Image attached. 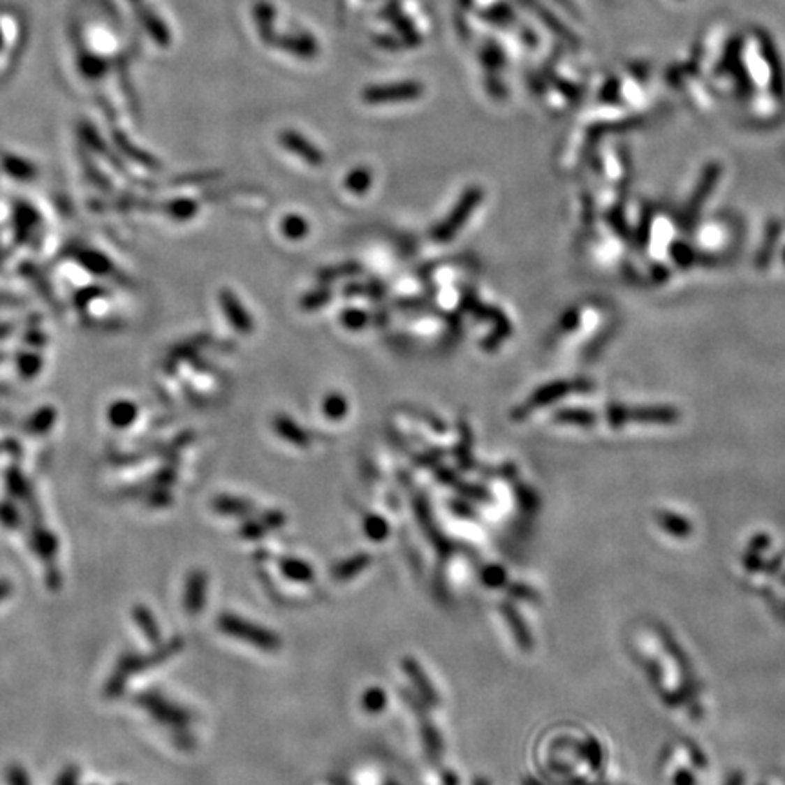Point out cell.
<instances>
[{
	"mask_svg": "<svg viewBox=\"0 0 785 785\" xmlns=\"http://www.w3.org/2000/svg\"><path fill=\"white\" fill-rule=\"evenodd\" d=\"M422 738H424L425 751H427L431 760L439 762L440 754H442V738L427 718L422 720Z\"/></svg>",
	"mask_w": 785,
	"mask_h": 785,
	"instance_id": "30bf717a",
	"label": "cell"
},
{
	"mask_svg": "<svg viewBox=\"0 0 785 785\" xmlns=\"http://www.w3.org/2000/svg\"><path fill=\"white\" fill-rule=\"evenodd\" d=\"M346 186H347V189H349V191H353V193H365V191H367V187L371 186L369 169H365V168L355 169V171H353V173L347 177Z\"/></svg>",
	"mask_w": 785,
	"mask_h": 785,
	"instance_id": "9a60e30c",
	"label": "cell"
},
{
	"mask_svg": "<svg viewBox=\"0 0 785 785\" xmlns=\"http://www.w3.org/2000/svg\"><path fill=\"white\" fill-rule=\"evenodd\" d=\"M402 667H404V673H406V675L411 678V682L415 684V687L418 689V693L422 694L424 702L430 703V705H439V703H440L439 693L434 691V687L431 685L430 678H427V675L422 671L420 666H418V663H416L413 658H404Z\"/></svg>",
	"mask_w": 785,
	"mask_h": 785,
	"instance_id": "277c9868",
	"label": "cell"
},
{
	"mask_svg": "<svg viewBox=\"0 0 785 785\" xmlns=\"http://www.w3.org/2000/svg\"><path fill=\"white\" fill-rule=\"evenodd\" d=\"M360 271V267L356 264H344V265H335V267H325L318 273V279L322 280H333V279H342V277H351Z\"/></svg>",
	"mask_w": 785,
	"mask_h": 785,
	"instance_id": "ffe728a7",
	"label": "cell"
},
{
	"mask_svg": "<svg viewBox=\"0 0 785 785\" xmlns=\"http://www.w3.org/2000/svg\"><path fill=\"white\" fill-rule=\"evenodd\" d=\"M386 702H388V696H386V693L380 687H371L362 696V707L369 712V714H376V712L382 711L386 707Z\"/></svg>",
	"mask_w": 785,
	"mask_h": 785,
	"instance_id": "4fadbf2b",
	"label": "cell"
},
{
	"mask_svg": "<svg viewBox=\"0 0 785 785\" xmlns=\"http://www.w3.org/2000/svg\"><path fill=\"white\" fill-rule=\"evenodd\" d=\"M206 575H202V573H195V575L189 578V584H187V591H186V608H187V612H191V615H196V612L200 611V608L206 603Z\"/></svg>",
	"mask_w": 785,
	"mask_h": 785,
	"instance_id": "52a82bcc",
	"label": "cell"
},
{
	"mask_svg": "<svg viewBox=\"0 0 785 785\" xmlns=\"http://www.w3.org/2000/svg\"><path fill=\"white\" fill-rule=\"evenodd\" d=\"M482 578H484V584L489 585V587H500V585H504L507 582L506 571H504L500 566L485 567V569L482 571Z\"/></svg>",
	"mask_w": 785,
	"mask_h": 785,
	"instance_id": "44dd1931",
	"label": "cell"
},
{
	"mask_svg": "<svg viewBox=\"0 0 785 785\" xmlns=\"http://www.w3.org/2000/svg\"><path fill=\"white\" fill-rule=\"evenodd\" d=\"M280 571L288 578L295 580V582H311L313 576H315L309 564L302 560H295V558H284L280 562Z\"/></svg>",
	"mask_w": 785,
	"mask_h": 785,
	"instance_id": "9c48e42d",
	"label": "cell"
},
{
	"mask_svg": "<svg viewBox=\"0 0 785 785\" xmlns=\"http://www.w3.org/2000/svg\"><path fill=\"white\" fill-rule=\"evenodd\" d=\"M484 198V191L482 187H469L464 195L460 196V200L457 202V206L453 207V211L446 217L442 224L439 228H434L433 238L439 242H448L451 240L455 235L460 231V228L467 222V219L471 217V213L475 211V207L478 206L480 202Z\"/></svg>",
	"mask_w": 785,
	"mask_h": 785,
	"instance_id": "7a4b0ae2",
	"label": "cell"
},
{
	"mask_svg": "<svg viewBox=\"0 0 785 785\" xmlns=\"http://www.w3.org/2000/svg\"><path fill=\"white\" fill-rule=\"evenodd\" d=\"M324 413L325 416L333 418V420L342 418V416L347 413L346 398H344L342 395H337V392H335V395H329L324 402Z\"/></svg>",
	"mask_w": 785,
	"mask_h": 785,
	"instance_id": "e0dca14e",
	"label": "cell"
},
{
	"mask_svg": "<svg viewBox=\"0 0 785 785\" xmlns=\"http://www.w3.org/2000/svg\"><path fill=\"white\" fill-rule=\"evenodd\" d=\"M217 511L226 513V515H235L242 516L251 513V504L244 502V500H231V498H220L217 500Z\"/></svg>",
	"mask_w": 785,
	"mask_h": 785,
	"instance_id": "2e32d148",
	"label": "cell"
},
{
	"mask_svg": "<svg viewBox=\"0 0 785 785\" xmlns=\"http://www.w3.org/2000/svg\"><path fill=\"white\" fill-rule=\"evenodd\" d=\"M274 430L279 431L282 439L295 443V446H300V448L309 446V436H307L306 431L300 430L295 422L289 420L288 416H277L274 418Z\"/></svg>",
	"mask_w": 785,
	"mask_h": 785,
	"instance_id": "ba28073f",
	"label": "cell"
},
{
	"mask_svg": "<svg viewBox=\"0 0 785 785\" xmlns=\"http://www.w3.org/2000/svg\"><path fill=\"white\" fill-rule=\"evenodd\" d=\"M367 318H369V316L365 315L364 311L349 309L342 315V324L346 325L347 329H360L367 324Z\"/></svg>",
	"mask_w": 785,
	"mask_h": 785,
	"instance_id": "7402d4cb",
	"label": "cell"
},
{
	"mask_svg": "<svg viewBox=\"0 0 785 785\" xmlns=\"http://www.w3.org/2000/svg\"><path fill=\"white\" fill-rule=\"evenodd\" d=\"M440 457H442V455H434L433 460H439ZM427 458H430V457H420V458H418V462H420V464H422V462H427Z\"/></svg>",
	"mask_w": 785,
	"mask_h": 785,
	"instance_id": "484cf974",
	"label": "cell"
},
{
	"mask_svg": "<svg viewBox=\"0 0 785 785\" xmlns=\"http://www.w3.org/2000/svg\"><path fill=\"white\" fill-rule=\"evenodd\" d=\"M282 142L284 146L288 147V149H291L293 153H297L298 156H302L307 164L320 166L324 162V155H322L318 149H315L313 144H309L306 138H302L300 135H297V133H291V131L284 133Z\"/></svg>",
	"mask_w": 785,
	"mask_h": 785,
	"instance_id": "5b68a950",
	"label": "cell"
},
{
	"mask_svg": "<svg viewBox=\"0 0 785 785\" xmlns=\"http://www.w3.org/2000/svg\"><path fill=\"white\" fill-rule=\"evenodd\" d=\"M219 627L228 635L237 636V638L244 640V642L258 649H264V651H274V649L280 647V638L273 635L271 631L258 627L253 622H247L240 617H235V615H222L219 618Z\"/></svg>",
	"mask_w": 785,
	"mask_h": 785,
	"instance_id": "6da1fadb",
	"label": "cell"
},
{
	"mask_svg": "<svg viewBox=\"0 0 785 785\" xmlns=\"http://www.w3.org/2000/svg\"><path fill=\"white\" fill-rule=\"evenodd\" d=\"M364 531L371 540H374V542H380V540H383L389 534V525H388V522L383 520L382 516L371 515V516H367V518H365Z\"/></svg>",
	"mask_w": 785,
	"mask_h": 785,
	"instance_id": "5bb4252c",
	"label": "cell"
},
{
	"mask_svg": "<svg viewBox=\"0 0 785 785\" xmlns=\"http://www.w3.org/2000/svg\"><path fill=\"white\" fill-rule=\"evenodd\" d=\"M369 562H371L369 555H356V557L342 562V564L333 571V576L338 580L351 578V576H355L356 573H360L362 569H365V567L369 566Z\"/></svg>",
	"mask_w": 785,
	"mask_h": 785,
	"instance_id": "8fae6325",
	"label": "cell"
},
{
	"mask_svg": "<svg viewBox=\"0 0 785 785\" xmlns=\"http://www.w3.org/2000/svg\"><path fill=\"white\" fill-rule=\"evenodd\" d=\"M228 309L229 313H231V316H233L235 324H237L238 328L244 329V331H246V329H251V320H249V316L240 309V306H238V302L235 300V298L228 302Z\"/></svg>",
	"mask_w": 785,
	"mask_h": 785,
	"instance_id": "cb8c5ba5",
	"label": "cell"
},
{
	"mask_svg": "<svg viewBox=\"0 0 785 785\" xmlns=\"http://www.w3.org/2000/svg\"><path fill=\"white\" fill-rule=\"evenodd\" d=\"M557 422H560V424L591 425L593 424V415L589 411H575V409H567V411L557 413Z\"/></svg>",
	"mask_w": 785,
	"mask_h": 785,
	"instance_id": "ac0fdd59",
	"label": "cell"
},
{
	"mask_svg": "<svg viewBox=\"0 0 785 785\" xmlns=\"http://www.w3.org/2000/svg\"><path fill=\"white\" fill-rule=\"evenodd\" d=\"M329 298H331V291H329L328 288L315 289V291H311L309 295H306V297L302 298V309L306 311L318 309V307L324 306Z\"/></svg>",
	"mask_w": 785,
	"mask_h": 785,
	"instance_id": "d6986e66",
	"label": "cell"
},
{
	"mask_svg": "<svg viewBox=\"0 0 785 785\" xmlns=\"http://www.w3.org/2000/svg\"><path fill=\"white\" fill-rule=\"evenodd\" d=\"M573 389V386H571L569 382H555V383H549V386H545V388L538 389V391L534 392L533 397L525 402V406H522L518 411L515 413L516 418H520V416H527L529 415L533 409H538L540 406H545V404L549 402H555V400H558V398L566 397L567 392Z\"/></svg>",
	"mask_w": 785,
	"mask_h": 785,
	"instance_id": "3957f363",
	"label": "cell"
},
{
	"mask_svg": "<svg viewBox=\"0 0 785 785\" xmlns=\"http://www.w3.org/2000/svg\"><path fill=\"white\" fill-rule=\"evenodd\" d=\"M511 591H513V593H515V594H518L516 599H527V600H531V596H534L533 591H531V589H527V587H520V589L511 587Z\"/></svg>",
	"mask_w": 785,
	"mask_h": 785,
	"instance_id": "d4e9b609",
	"label": "cell"
},
{
	"mask_svg": "<svg viewBox=\"0 0 785 785\" xmlns=\"http://www.w3.org/2000/svg\"><path fill=\"white\" fill-rule=\"evenodd\" d=\"M282 231L291 240H300V238H304L307 235L309 226H307V222L302 217L288 215L282 222Z\"/></svg>",
	"mask_w": 785,
	"mask_h": 785,
	"instance_id": "7c38bea8",
	"label": "cell"
},
{
	"mask_svg": "<svg viewBox=\"0 0 785 785\" xmlns=\"http://www.w3.org/2000/svg\"><path fill=\"white\" fill-rule=\"evenodd\" d=\"M382 288L380 286H376V284H351L349 288L346 289V295H365V297H374L379 298L382 297Z\"/></svg>",
	"mask_w": 785,
	"mask_h": 785,
	"instance_id": "603a6c76",
	"label": "cell"
},
{
	"mask_svg": "<svg viewBox=\"0 0 785 785\" xmlns=\"http://www.w3.org/2000/svg\"><path fill=\"white\" fill-rule=\"evenodd\" d=\"M500 609H502L504 618H506L507 624H509V627H511L513 636L516 638L518 645H520L522 649H531V645H533V638H531L529 629L525 627V622L522 620V617L518 615V611L513 608L511 603H504Z\"/></svg>",
	"mask_w": 785,
	"mask_h": 785,
	"instance_id": "8992f818",
	"label": "cell"
}]
</instances>
